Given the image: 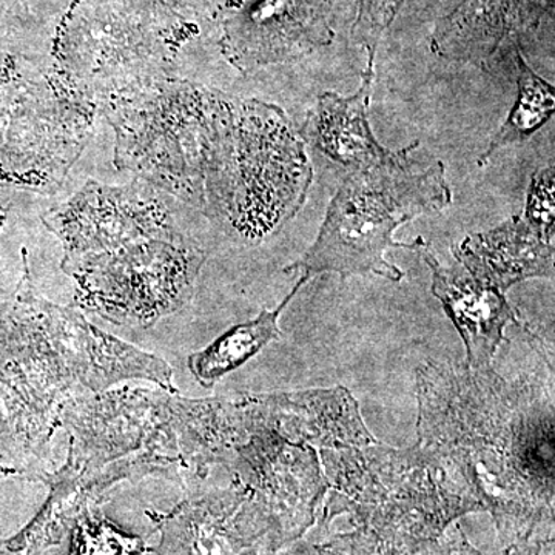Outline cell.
<instances>
[{
    "instance_id": "cell-14",
    "label": "cell",
    "mask_w": 555,
    "mask_h": 555,
    "mask_svg": "<svg viewBox=\"0 0 555 555\" xmlns=\"http://www.w3.org/2000/svg\"><path fill=\"white\" fill-rule=\"evenodd\" d=\"M332 0H257L230 33L229 57L241 72L308 56L334 39Z\"/></svg>"
},
{
    "instance_id": "cell-6",
    "label": "cell",
    "mask_w": 555,
    "mask_h": 555,
    "mask_svg": "<svg viewBox=\"0 0 555 555\" xmlns=\"http://www.w3.org/2000/svg\"><path fill=\"white\" fill-rule=\"evenodd\" d=\"M310 182L305 142L286 113L266 102L235 100L224 158L204 215L233 238L259 244L298 214Z\"/></svg>"
},
{
    "instance_id": "cell-8",
    "label": "cell",
    "mask_w": 555,
    "mask_h": 555,
    "mask_svg": "<svg viewBox=\"0 0 555 555\" xmlns=\"http://www.w3.org/2000/svg\"><path fill=\"white\" fill-rule=\"evenodd\" d=\"M206 251L184 238L144 240L62 262L75 281V305L116 326L147 328L184 308Z\"/></svg>"
},
{
    "instance_id": "cell-2",
    "label": "cell",
    "mask_w": 555,
    "mask_h": 555,
    "mask_svg": "<svg viewBox=\"0 0 555 555\" xmlns=\"http://www.w3.org/2000/svg\"><path fill=\"white\" fill-rule=\"evenodd\" d=\"M61 425L69 449L54 473L96 502L130 478L203 480L244 440L238 398L189 400L160 387L78 393L62 409Z\"/></svg>"
},
{
    "instance_id": "cell-15",
    "label": "cell",
    "mask_w": 555,
    "mask_h": 555,
    "mask_svg": "<svg viewBox=\"0 0 555 555\" xmlns=\"http://www.w3.org/2000/svg\"><path fill=\"white\" fill-rule=\"evenodd\" d=\"M415 251L433 272V294L463 339L467 366L491 367L506 328L521 324L516 310L502 291L470 275L459 262L444 268L425 240Z\"/></svg>"
},
{
    "instance_id": "cell-9",
    "label": "cell",
    "mask_w": 555,
    "mask_h": 555,
    "mask_svg": "<svg viewBox=\"0 0 555 555\" xmlns=\"http://www.w3.org/2000/svg\"><path fill=\"white\" fill-rule=\"evenodd\" d=\"M109 0H82L57 49L60 75L96 105L167 79L175 39L150 33Z\"/></svg>"
},
{
    "instance_id": "cell-19",
    "label": "cell",
    "mask_w": 555,
    "mask_h": 555,
    "mask_svg": "<svg viewBox=\"0 0 555 555\" xmlns=\"http://www.w3.org/2000/svg\"><path fill=\"white\" fill-rule=\"evenodd\" d=\"M308 281L305 276H299L291 294L276 309L262 310L255 320L236 324L204 349L192 353L188 360V367L193 378L206 389H211L225 375L232 374L251 358L257 357L270 343L278 341L281 338V313Z\"/></svg>"
},
{
    "instance_id": "cell-23",
    "label": "cell",
    "mask_w": 555,
    "mask_h": 555,
    "mask_svg": "<svg viewBox=\"0 0 555 555\" xmlns=\"http://www.w3.org/2000/svg\"><path fill=\"white\" fill-rule=\"evenodd\" d=\"M554 169L537 171L528 190L524 218L537 229L555 235Z\"/></svg>"
},
{
    "instance_id": "cell-4",
    "label": "cell",
    "mask_w": 555,
    "mask_h": 555,
    "mask_svg": "<svg viewBox=\"0 0 555 555\" xmlns=\"http://www.w3.org/2000/svg\"><path fill=\"white\" fill-rule=\"evenodd\" d=\"M22 262L20 287L0 310V364L30 371L73 397L102 392L131 379L178 393L173 369L166 360L105 334L79 310L39 297L25 248Z\"/></svg>"
},
{
    "instance_id": "cell-13",
    "label": "cell",
    "mask_w": 555,
    "mask_h": 555,
    "mask_svg": "<svg viewBox=\"0 0 555 555\" xmlns=\"http://www.w3.org/2000/svg\"><path fill=\"white\" fill-rule=\"evenodd\" d=\"M147 517L160 535L158 545L150 547L153 555H244L270 534L268 521L236 481Z\"/></svg>"
},
{
    "instance_id": "cell-17",
    "label": "cell",
    "mask_w": 555,
    "mask_h": 555,
    "mask_svg": "<svg viewBox=\"0 0 555 555\" xmlns=\"http://www.w3.org/2000/svg\"><path fill=\"white\" fill-rule=\"evenodd\" d=\"M554 240L516 215L499 228L467 236L452 251L470 275L506 294L532 278L554 280Z\"/></svg>"
},
{
    "instance_id": "cell-24",
    "label": "cell",
    "mask_w": 555,
    "mask_h": 555,
    "mask_svg": "<svg viewBox=\"0 0 555 555\" xmlns=\"http://www.w3.org/2000/svg\"><path fill=\"white\" fill-rule=\"evenodd\" d=\"M7 215L0 214V230L3 228V222H5Z\"/></svg>"
},
{
    "instance_id": "cell-18",
    "label": "cell",
    "mask_w": 555,
    "mask_h": 555,
    "mask_svg": "<svg viewBox=\"0 0 555 555\" xmlns=\"http://www.w3.org/2000/svg\"><path fill=\"white\" fill-rule=\"evenodd\" d=\"M374 80L375 62H367L357 93L350 96L332 91L321 94L302 126L305 141L349 171L382 166L397 155L379 144L369 126L367 109Z\"/></svg>"
},
{
    "instance_id": "cell-12",
    "label": "cell",
    "mask_w": 555,
    "mask_h": 555,
    "mask_svg": "<svg viewBox=\"0 0 555 555\" xmlns=\"http://www.w3.org/2000/svg\"><path fill=\"white\" fill-rule=\"evenodd\" d=\"M240 403L246 436L247 430L261 427L317 451L378 443L346 387L247 393Z\"/></svg>"
},
{
    "instance_id": "cell-16",
    "label": "cell",
    "mask_w": 555,
    "mask_h": 555,
    "mask_svg": "<svg viewBox=\"0 0 555 555\" xmlns=\"http://www.w3.org/2000/svg\"><path fill=\"white\" fill-rule=\"evenodd\" d=\"M542 0H465L437 24L433 51L448 61L469 62L481 68L502 49L518 46V35L535 24Z\"/></svg>"
},
{
    "instance_id": "cell-11",
    "label": "cell",
    "mask_w": 555,
    "mask_h": 555,
    "mask_svg": "<svg viewBox=\"0 0 555 555\" xmlns=\"http://www.w3.org/2000/svg\"><path fill=\"white\" fill-rule=\"evenodd\" d=\"M225 465L268 521L272 540L292 526L308 524L328 488L315 448L261 427L247 430Z\"/></svg>"
},
{
    "instance_id": "cell-5",
    "label": "cell",
    "mask_w": 555,
    "mask_h": 555,
    "mask_svg": "<svg viewBox=\"0 0 555 555\" xmlns=\"http://www.w3.org/2000/svg\"><path fill=\"white\" fill-rule=\"evenodd\" d=\"M230 104L225 94L170 78L105 102L116 166L198 207Z\"/></svg>"
},
{
    "instance_id": "cell-10",
    "label": "cell",
    "mask_w": 555,
    "mask_h": 555,
    "mask_svg": "<svg viewBox=\"0 0 555 555\" xmlns=\"http://www.w3.org/2000/svg\"><path fill=\"white\" fill-rule=\"evenodd\" d=\"M64 247L62 262L116 250L144 240L182 238L169 208L152 185H107L87 181L65 203L42 217Z\"/></svg>"
},
{
    "instance_id": "cell-7",
    "label": "cell",
    "mask_w": 555,
    "mask_h": 555,
    "mask_svg": "<svg viewBox=\"0 0 555 555\" xmlns=\"http://www.w3.org/2000/svg\"><path fill=\"white\" fill-rule=\"evenodd\" d=\"M318 454L335 499L382 528L430 534L456 514L481 506L454 465L422 443L320 449Z\"/></svg>"
},
{
    "instance_id": "cell-25",
    "label": "cell",
    "mask_w": 555,
    "mask_h": 555,
    "mask_svg": "<svg viewBox=\"0 0 555 555\" xmlns=\"http://www.w3.org/2000/svg\"><path fill=\"white\" fill-rule=\"evenodd\" d=\"M0 555H21V554H0Z\"/></svg>"
},
{
    "instance_id": "cell-3",
    "label": "cell",
    "mask_w": 555,
    "mask_h": 555,
    "mask_svg": "<svg viewBox=\"0 0 555 555\" xmlns=\"http://www.w3.org/2000/svg\"><path fill=\"white\" fill-rule=\"evenodd\" d=\"M420 142L397 150L396 158L377 167L350 171L328 204L315 243L284 272L306 280L338 273L341 280L378 275L400 283L404 272L387 261L389 248L416 250L423 238L398 243L400 225L451 206L452 192L441 160L418 163L412 153Z\"/></svg>"
},
{
    "instance_id": "cell-22",
    "label": "cell",
    "mask_w": 555,
    "mask_h": 555,
    "mask_svg": "<svg viewBox=\"0 0 555 555\" xmlns=\"http://www.w3.org/2000/svg\"><path fill=\"white\" fill-rule=\"evenodd\" d=\"M406 0H358V16L352 28L353 39L364 47L367 62H375L378 43Z\"/></svg>"
},
{
    "instance_id": "cell-20",
    "label": "cell",
    "mask_w": 555,
    "mask_h": 555,
    "mask_svg": "<svg viewBox=\"0 0 555 555\" xmlns=\"http://www.w3.org/2000/svg\"><path fill=\"white\" fill-rule=\"evenodd\" d=\"M514 61L517 67V98L509 115L492 138L491 144L478 159V166H486L489 159L507 145L524 144L534 137L547 120L553 119L555 112V90L534 69L526 64L520 46L514 49Z\"/></svg>"
},
{
    "instance_id": "cell-1",
    "label": "cell",
    "mask_w": 555,
    "mask_h": 555,
    "mask_svg": "<svg viewBox=\"0 0 555 555\" xmlns=\"http://www.w3.org/2000/svg\"><path fill=\"white\" fill-rule=\"evenodd\" d=\"M418 443L443 455L481 505L514 526L553 517L554 372L426 361L415 371Z\"/></svg>"
},
{
    "instance_id": "cell-21",
    "label": "cell",
    "mask_w": 555,
    "mask_h": 555,
    "mask_svg": "<svg viewBox=\"0 0 555 555\" xmlns=\"http://www.w3.org/2000/svg\"><path fill=\"white\" fill-rule=\"evenodd\" d=\"M67 555H144L150 546L142 537L124 531L91 505L73 525Z\"/></svg>"
}]
</instances>
